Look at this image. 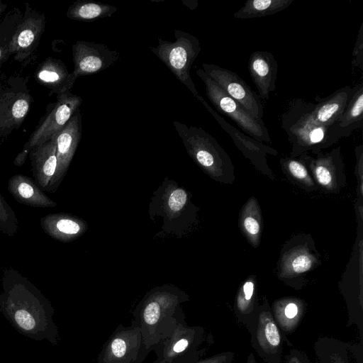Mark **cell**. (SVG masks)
Segmentation results:
<instances>
[{"mask_svg":"<svg viewBox=\"0 0 363 363\" xmlns=\"http://www.w3.org/2000/svg\"><path fill=\"white\" fill-rule=\"evenodd\" d=\"M309 104L310 101L296 99L281 115V127L292 145V157L309 150L316 153L350 135L338 125L325 126L313 121L309 113Z\"/></svg>","mask_w":363,"mask_h":363,"instance_id":"cell-3","label":"cell"},{"mask_svg":"<svg viewBox=\"0 0 363 363\" xmlns=\"http://www.w3.org/2000/svg\"><path fill=\"white\" fill-rule=\"evenodd\" d=\"M32 98L26 82L20 77L10 78L0 98V139L17 130L24 121Z\"/></svg>","mask_w":363,"mask_h":363,"instance_id":"cell-10","label":"cell"},{"mask_svg":"<svg viewBox=\"0 0 363 363\" xmlns=\"http://www.w3.org/2000/svg\"><path fill=\"white\" fill-rule=\"evenodd\" d=\"M255 284L246 281L239 293L235 305V313L237 320L247 328L252 324L258 313L259 306L254 299Z\"/></svg>","mask_w":363,"mask_h":363,"instance_id":"cell-24","label":"cell"},{"mask_svg":"<svg viewBox=\"0 0 363 363\" xmlns=\"http://www.w3.org/2000/svg\"><path fill=\"white\" fill-rule=\"evenodd\" d=\"M294 0H247L243 6L233 13L238 19L264 17L281 11Z\"/></svg>","mask_w":363,"mask_h":363,"instance_id":"cell-23","label":"cell"},{"mask_svg":"<svg viewBox=\"0 0 363 363\" xmlns=\"http://www.w3.org/2000/svg\"><path fill=\"white\" fill-rule=\"evenodd\" d=\"M201 102L214 117L220 127L230 135L238 148L252 162L256 164H264L265 162L267 153L277 154V151L272 147L256 140L227 122L223 117L217 113L204 99Z\"/></svg>","mask_w":363,"mask_h":363,"instance_id":"cell-18","label":"cell"},{"mask_svg":"<svg viewBox=\"0 0 363 363\" xmlns=\"http://www.w3.org/2000/svg\"><path fill=\"white\" fill-rule=\"evenodd\" d=\"M246 363H257L253 353H250L247 358Z\"/></svg>","mask_w":363,"mask_h":363,"instance_id":"cell-34","label":"cell"},{"mask_svg":"<svg viewBox=\"0 0 363 363\" xmlns=\"http://www.w3.org/2000/svg\"><path fill=\"white\" fill-rule=\"evenodd\" d=\"M243 225L249 235H257L259 232V224L253 217H246L243 221Z\"/></svg>","mask_w":363,"mask_h":363,"instance_id":"cell-31","label":"cell"},{"mask_svg":"<svg viewBox=\"0 0 363 363\" xmlns=\"http://www.w3.org/2000/svg\"><path fill=\"white\" fill-rule=\"evenodd\" d=\"M18 192L22 197L28 199L33 194V189L28 184L21 183L18 186Z\"/></svg>","mask_w":363,"mask_h":363,"instance_id":"cell-33","label":"cell"},{"mask_svg":"<svg viewBox=\"0 0 363 363\" xmlns=\"http://www.w3.org/2000/svg\"><path fill=\"white\" fill-rule=\"evenodd\" d=\"M353 92V87L345 86L325 98L315 97L317 104H309V113L313 121L325 126L338 125Z\"/></svg>","mask_w":363,"mask_h":363,"instance_id":"cell-15","label":"cell"},{"mask_svg":"<svg viewBox=\"0 0 363 363\" xmlns=\"http://www.w3.org/2000/svg\"><path fill=\"white\" fill-rule=\"evenodd\" d=\"M352 67L363 69V23L361 24L352 52Z\"/></svg>","mask_w":363,"mask_h":363,"instance_id":"cell-28","label":"cell"},{"mask_svg":"<svg viewBox=\"0 0 363 363\" xmlns=\"http://www.w3.org/2000/svg\"><path fill=\"white\" fill-rule=\"evenodd\" d=\"M247 68L258 96L267 101L269 93L275 90L278 72V63L273 54L267 51L253 52L250 56Z\"/></svg>","mask_w":363,"mask_h":363,"instance_id":"cell-16","label":"cell"},{"mask_svg":"<svg viewBox=\"0 0 363 363\" xmlns=\"http://www.w3.org/2000/svg\"><path fill=\"white\" fill-rule=\"evenodd\" d=\"M173 125L188 155L212 177L232 167L231 161L217 140L201 128L188 126L179 121Z\"/></svg>","mask_w":363,"mask_h":363,"instance_id":"cell-5","label":"cell"},{"mask_svg":"<svg viewBox=\"0 0 363 363\" xmlns=\"http://www.w3.org/2000/svg\"><path fill=\"white\" fill-rule=\"evenodd\" d=\"M247 330L252 348L266 363H282L284 335L267 301L259 306L257 318Z\"/></svg>","mask_w":363,"mask_h":363,"instance_id":"cell-9","label":"cell"},{"mask_svg":"<svg viewBox=\"0 0 363 363\" xmlns=\"http://www.w3.org/2000/svg\"><path fill=\"white\" fill-rule=\"evenodd\" d=\"M82 133V114L78 108L65 125L55 135L57 168L63 173L67 168L80 141Z\"/></svg>","mask_w":363,"mask_h":363,"instance_id":"cell-20","label":"cell"},{"mask_svg":"<svg viewBox=\"0 0 363 363\" xmlns=\"http://www.w3.org/2000/svg\"><path fill=\"white\" fill-rule=\"evenodd\" d=\"M284 363H313L302 352L291 349L284 357Z\"/></svg>","mask_w":363,"mask_h":363,"instance_id":"cell-30","label":"cell"},{"mask_svg":"<svg viewBox=\"0 0 363 363\" xmlns=\"http://www.w3.org/2000/svg\"><path fill=\"white\" fill-rule=\"evenodd\" d=\"M155 200L156 213L162 215L167 221L164 224L172 226L175 221L182 216L190 207V201L185 189L177 184H163L156 193Z\"/></svg>","mask_w":363,"mask_h":363,"instance_id":"cell-17","label":"cell"},{"mask_svg":"<svg viewBox=\"0 0 363 363\" xmlns=\"http://www.w3.org/2000/svg\"><path fill=\"white\" fill-rule=\"evenodd\" d=\"M7 6L0 0V16L6 11Z\"/></svg>","mask_w":363,"mask_h":363,"instance_id":"cell-35","label":"cell"},{"mask_svg":"<svg viewBox=\"0 0 363 363\" xmlns=\"http://www.w3.org/2000/svg\"><path fill=\"white\" fill-rule=\"evenodd\" d=\"M213 342L212 335L204 328L179 323L154 350L157 358L169 363H194L203 359Z\"/></svg>","mask_w":363,"mask_h":363,"instance_id":"cell-6","label":"cell"},{"mask_svg":"<svg viewBox=\"0 0 363 363\" xmlns=\"http://www.w3.org/2000/svg\"><path fill=\"white\" fill-rule=\"evenodd\" d=\"M151 351L139 328L119 324L104 344L97 363H143Z\"/></svg>","mask_w":363,"mask_h":363,"instance_id":"cell-8","label":"cell"},{"mask_svg":"<svg viewBox=\"0 0 363 363\" xmlns=\"http://www.w3.org/2000/svg\"><path fill=\"white\" fill-rule=\"evenodd\" d=\"M174 42L158 38L157 47L150 48V50L169 68L175 77L200 101L203 99L199 95L191 77V68L201 50L197 38L193 35L174 29Z\"/></svg>","mask_w":363,"mask_h":363,"instance_id":"cell-4","label":"cell"},{"mask_svg":"<svg viewBox=\"0 0 363 363\" xmlns=\"http://www.w3.org/2000/svg\"><path fill=\"white\" fill-rule=\"evenodd\" d=\"M196 74L204 83L208 99L220 113L230 118L245 133L256 140L271 142L268 129L262 120L254 118L202 69H197Z\"/></svg>","mask_w":363,"mask_h":363,"instance_id":"cell-7","label":"cell"},{"mask_svg":"<svg viewBox=\"0 0 363 363\" xmlns=\"http://www.w3.org/2000/svg\"><path fill=\"white\" fill-rule=\"evenodd\" d=\"M153 363H169V362H167V361H165L162 359L157 358V360H155Z\"/></svg>","mask_w":363,"mask_h":363,"instance_id":"cell-36","label":"cell"},{"mask_svg":"<svg viewBox=\"0 0 363 363\" xmlns=\"http://www.w3.org/2000/svg\"><path fill=\"white\" fill-rule=\"evenodd\" d=\"M84 225L82 222L70 218H62L57 223V228L60 232L68 235H77L85 230Z\"/></svg>","mask_w":363,"mask_h":363,"instance_id":"cell-27","label":"cell"},{"mask_svg":"<svg viewBox=\"0 0 363 363\" xmlns=\"http://www.w3.org/2000/svg\"><path fill=\"white\" fill-rule=\"evenodd\" d=\"M4 89V85L3 84L2 82L0 79V98L3 93Z\"/></svg>","mask_w":363,"mask_h":363,"instance_id":"cell-37","label":"cell"},{"mask_svg":"<svg viewBox=\"0 0 363 363\" xmlns=\"http://www.w3.org/2000/svg\"><path fill=\"white\" fill-rule=\"evenodd\" d=\"M201 69L254 118L262 120L264 107L261 99L238 74L210 63H203Z\"/></svg>","mask_w":363,"mask_h":363,"instance_id":"cell-12","label":"cell"},{"mask_svg":"<svg viewBox=\"0 0 363 363\" xmlns=\"http://www.w3.org/2000/svg\"><path fill=\"white\" fill-rule=\"evenodd\" d=\"M189 296L174 286L163 285L145 294L133 311L131 324L140 330L147 348L154 350L179 323H186L182 303Z\"/></svg>","mask_w":363,"mask_h":363,"instance_id":"cell-1","label":"cell"},{"mask_svg":"<svg viewBox=\"0 0 363 363\" xmlns=\"http://www.w3.org/2000/svg\"><path fill=\"white\" fill-rule=\"evenodd\" d=\"M311 261L308 257L299 256L293 261L292 266L296 272H300L305 271L310 267Z\"/></svg>","mask_w":363,"mask_h":363,"instance_id":"cell-32","label":"cell"},{"mask_svg":"<svg viewBox=\"0 0 363 363\" xmlns=\"http://www.w3.org/2000/svg\"><path fill=\"white\" fill-rule=\"evenodd\" d=\"M303 307L294 301L279 302L274 306L273 317L283 332L291 333L300 324L303 315Z\"/></svg>","mask_w":363,"mask_h":363,"instance_id":"cell-25","label":"cell"},{"mask_svg":"<svg viewBox=\"0 0 363 363\" xmlns=\"http://www.w3.org/2000/svg\"><path fill=\"white\" fill-rule=\"evenodd\" d=\"M0 310L5 318L21 335L54 346L60 335L51 304L38 294L22 289L9 290L0 297Z\"/></svg>","mask_w":363,"mask_h":363,"instance_id":"cell-2","label":"cell"},{"mask_svg":"<svg viewBox=\"0 0 363 363\" xmlns=\"http://www.w3.org/2000/svg\"><path fill=\"white\" fill-rule=\"evenodd\" d=\"M35 77L50 91V94L57 96L70 91L77 79L62 60L52 57L40 64L35 72Z\"/></svg>","mask_w":363,"mask_h":363,"instance_id":"cell-19","label":"cell"},{"mask_svg":"<svg viewBox=\"0 0 363 363\" xmlns=\"http://www.w3.org/2000/svg\"><path fill=\"white\" fill-rule=\"evenodd\" d=\"M45 28L43 13L26 4V9L20 18L9 44V52L15 60L23 62L38 47Z\"/></svg>","mask_w":363,"mask_h":363,"instance_id":"cell-13","label":"cell"},{"mask_svg":"<svg viewBox=\"0 0 363 363\" xmlns=\"http://www.w3.org/2000/svg\"><path fill=\"white\" fill-rule=\"evenodd\" d=\"M235 355L233 352H223L209 357L203 358L194 363H233Z\"/></svg>","mask_w":363,"mask_h":363,"instance_id":"cell-29","label":"cell"},{"mask_svg":"<svg viewBox=\"0 0 363 363\" xmlns=\"http://www.w3.org/2000/svg\"><path fill=\"white\" fill-rule=\"evenodd\" d=\"M82 101L79 96L70 91L57 95V101L51 105L48 113L31 134L26 145V151L53 138L79 108Z\"/></svg>","mask_w":363,"mask_h":363,"instance_id":"cell-11","label":"cell"},{"mask_svg":"<svg viewBox=\"0 0 363 363\" xmlns=\"http://www.w3.org/2000/svg\"><path fill=\"white\" fill-rule=\"evenodd\" d=\"M282 167L294 177L303 182L309 181L306 166L298 159L294 157L281 160Z\"/></svg>","mask_w":363,"mask_h":363,"instance_id":"cell-26","label":"cell"},{"mask_svg":"<svg viewBox=\"0 0 363 363\" xmlns=\"http://www.w3.org/2000/svg\"><path fill=\"white\" fill-rule=\"evenodd\" d=\"M119 52L105 44L78 40L72 45L74 70L76 79L80 76L95 74L114 65Z\"/></svg>","mask_w":363,"mask_h":363,"instance_id":"cell-14","label":"cell"},{"mask_svg":"<svg viewBox=\"0 0 363 363\" xmlns=\"http://www.w3.org/2000/svg\"><path fill=\"white\" fill-rule=\"evenodd\" d=\"M117 11L113 5L95 1L79 0L67 9V16L71 20L91 21L111 16Z\"/></svg>","mask_w":363,"mask_h":363,"instance_id":"cell-21","label":"cell"},{"mask_svg":"<svg viewBox=\"0 0 363 363\" xmlns=\"http://www.w3.org/2000/svg\"><path fill=\"white\" fill-rule=\"evenodd\" d=\"M339 127L349 133L363 126V83L353 87L352 97L338 121Z\"/></svg>","mask_w":363,"mask_h":363,"instance_id":"cell-22","label":"cell"}]
</instances>
